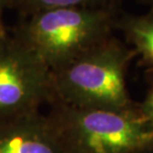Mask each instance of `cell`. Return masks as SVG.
<instances>
[{
    "label": "cell",
    "instance_id": "6da1fadb",
    "mask_svg": "<svg viewBox=\"0 0 153 153\" xmlns=\"http://www.w3.org/2000/svg\"><path fill=\"white\" fill-rule=\"evenodd\" d=\"M135 55L132 48L110 36L70 63L51 71V104L115 111L131 108L125 73Z\"/></svg>",
    "mask_w": 153,
    "mask_h": 153
},
{
    "label": "cell",
    "instance_id": "7a4b0ae2",
    "mask_svg": "<svg viewBox=\"0 0 153 153\" xmlns=\"http://www.w3.org/2000/svg\"><path fill=\"white\" fill-rule=\"evenodd\" d=\"M49 122L67 153H144L153 150V133L139 106L125 110L52 104Z\"/></svg>",
    "mask_w": 153,
    "mask_h": 153
},
{
    "label": "cell",
    "instance_id": "3957f363",
    "mask_svg": "<svg viewBox=\"0 0 153 153\" xmlns=\"http://www.w3.org/2000/svg\"><path fill=\"white\" fill-rule=\"evenodd\" d=\"M120 11L90 7L40 11L34 13L15 36L54 71L112 36Z\"/></svg>",
    "mask_w": 153,
    "mask_h": 153
},
{
    "label": "cell",
    "instance_id": "277c9868",
    "mask_svg": "<svg viewBox=\"0 0 153 153\" xmlns=\"http://www.w3.org/2000/svg\"><path fill=\"white\" fill-rule=\"evenodd\" d=\"M51 71L16 37L0 34V123L52 103Z\"/></svg>",
    "mask_w": 153,
    "mask_h": 153
},
{
    "label": "cell",
    "instance_id": "5b68a950",
    "mask_svg": "<svg viewBox=\"0 0 153 153\" xmlns=\"http://www.w3.org/2000/svg\"><path fill=\"white\" fill-rule=\"evenodd\" d=\"M0 153H67L40 112L0 123Z\"/></svg>",
    "mask_w": 153,
    "mask_h": 153
},
{
    "label": "cell",
    "instance_id": "8992f818",
    "mask_svg": "<svg viewBox=\"0 0 153 153\" xmlns=\"http://www.w3.org/2000/svg\"><path fill=\"white\" fill-rule=\"evenodd\" d=\"M115 29L121 31L126 43L140 56V62L153 74V10L143 15H132L120 11Z\"/></svg>",
    "mask_w": 153,
    "mask_h": 153
},
{
    "label": "cell",
    "instance_id": "52a82bcc",
    "mask_svg": "<svg viewBox=\"0 0 153 153\" xmlns=\"http://www.w3.org/2000/svg\"><path fill=\"white\" fill-rule=\"evenodd\" d=\"M123 0H20L28 10L37 13L44 10L69 7L103 8L110 10H120Z\"/></svg>",
    "mask_w": 153,
    "mask_h": 153
},
{
    "label": "cell",
    "instance_id": "ba28073f",
    "mask_svg": "<svg viewBox=\"0 0 153 153\" xmlns=\"http://www.w3.org/2000/svg\"><path fill=\"white\" fill-rule=\"evenodd\" d=\"M139 109L153 133V83L147 97L142 105L139 106Z\"/></svg>",
    "mask_w": 153,
    "mask_h": 153
},
{
    "label": "cell",
    "instance_id": "9c48e42d",
    "mask_svg": "<svg viewBox=\"0 0 153 153\" xmlns=\"http://www.w3.org/2000/svg\"><path fill=\"white\" fill-rule=\"evenodd\" d=\"M144 5H147L150 7V10H153V0H137Z\"/></svg>",
    "mask_w": 153,
    "mask_h": 153
},
{
    "label": "cell",
    "instance_id": "30bf717a",
    "mask_svg": "<svg viewBox=\"0 0 153 153\" xmlns=\"http://www.w3.org/2000/svg\"><path fill=\"white\" fill-rule=\"evenodd\" d=\"M5 3V0H0V16H1V11H2V8H3V5ZM1 21V20H0Z\"/></svg>",
    "mask_w": 153,
    "mask_h": 153
},
{
    "label": "cell",
    "instance_id": "8fae6325",
    "mask_svg": "<svg viewBox=\"0 0 153 153\" xmlns=\"http://www.w3.org/2000/svg\"><path fill=\"white\" fill-rule=\"evenodd\" d=\"M4 32V30H3V28H2V25H1V21H0V34L3 33Z\"/></svg>",
    "mask_w": 153,
    "mask_h": 153
}]
</instances>
